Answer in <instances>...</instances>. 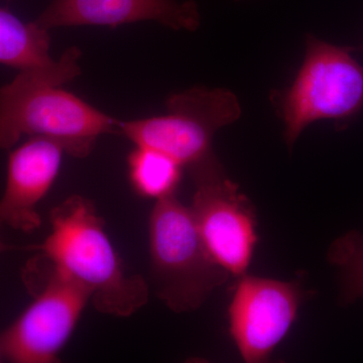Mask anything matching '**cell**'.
I'll return each mask as SVG.
<instances>
[{
  "mask_svg": "<svg viewBox=\"0 0 363 363\" xmlns=\"http://www.w3.org/2000/svg\"><path fill=\"white\" fill-rule=\"evenodd\" d=\"M81 51L67 49L44 70L18 72L0 88V150L21 136H43L60 143L67 155L86 157L98 138L118 133V121L62 88L81 75Z\"/></svg>",
  "mask_w": 363,
  "mask_h": 363,
  "instance_id": "1",
  "label": "cell"
},
{
  "mask_svg": "<svg viewBox=\"0 0 363 363\" xmlns=\"http://www.w3.org/2000/svg\"><path fill=\"white\" fill-rule=\"evenodd\" d=\"M50 221L51 233L33 250L84 289L96 311L128 318L147 304L149 284L138 274H126L94 203L72 195L52 208Z\"/></svg>",
  "mask_w": 363,
  "mask_h": 363,
  "instance_id": "2",
  "label": "cell"
},
{
  "mask_svg": "<svg viewBox=\"0 0 363 363\" xmlns=\"http://www.w3.org/2000/svg\"><path fill=\"white\" fill-rule=\"evenodd\" d=\"M149 234L152 289L171 311H196L230 276L208 252L191 208L176 195L156 202Z\"/></svg>",
  "mask_w": 363,
  "mask_h": 363,
  "instance_id": "3",
  "label": "cell"
},
{
  "mask_svg": "<svg viewBox=\"0 0 363 363\" xmlns=\"http://www.w3.org/2000/svg\"><path fill=\"white\" fill-rule=\"evenodd\" d=\"M352 51L306 35L304 61L292 84L271 94L289 149L310 124L346 123L363 108V66Z\"/></svg>",
  "mask_w": 363,
  "mask_h": 363,
  "instance_id": "4",
  "label": "cell"
},
{
  "mask_svg": "<svg viewBox=\"0 0 363 363\" xmlns=\"http://www.w3.org/2000/svg\"><path fill=\"white\" fill-rule=\"evenodd\" d=\"M28 262L23 281L33 302L0 335V353L14 363H55L90 297L44 255Z\"/></svg>",
  "mask_w": 363,
  "mask_h": 363,
  "instance_id": "5",
  "label": "cell"
},
{
  "mask_svg": "<svg viewBox=\"0 0 363 363\" xmlns=\"http://www.w3.org/2000/svg\"><path fill=\"white\" fill-rule=\"evenodd\" d=\"M166 107L164 116L118 121V133L135 147L164 152L183 168L212 154L215 133L241 116L240 101L231 91L201 86L173 93Z\"/></svg>",
  "mask_w": 363,
  "mask_h": 363,
  "instance_id": "6",
  "label": "cell"
},
{
  "mask_svg": "<svg viewBox=\"0 0 363 363\" xmlns=\"http://www.w3.org/2000/svg\"><path fill=\"white\" fill-rule=\"evenodd\" d=\"M195 186L191 211L208 252L230 276L247 274L257 247V212L214 152L188 167Z\"/></svg>",
  "mask_w": 363,
  "mask_h": 363,
  "instance_id": "7",
  "label": "cell"
},
{
  "mask_svg": "<svg viewBox=\"0 0 363 363\" xmlns=\"http://www.w3.org/2000/svg\"><path fill=\"white\" fill-rule=\"evenodd\" d=\"M304 298L295 281L238 278L228 308L229 332L247 363L266 362L286 337Z\"/></svg>",
  "mask_w": 363,
  "mask_h": 363,
  "instance_id": "8",
  "label": "cell"
},
{
  "mask_svg": "<svg viewBox=\"0 0 363 363\" xmlns=\"http://www.w3.org/2000/svg\"><path fill=\"white\" fill-rule=\"evenodd\" d=\"M143 21L195 32L201 25V14L193 0H52L33 21L50 30L62 26L116 28Z\"/></svg>",
  "mask_w": 363,
  "mask_h": 363,
  "instance_id": "9",
  "label": "cell"
},
{
  "mask_svg": "<svg viewBox=\"0 0 363 363\" xmlns=\"http://www.w3.org/2000/svg\"><path fill=\"white\" fill-rule=\"evenodd\" d=\"M64 154L60 143L43 136H30L9 154L0 199L1 223L26 233L39 228L38 206L56 181Z\"/></svg>",
  "mask_w": 363,
  "mask_h": 363,
  "instance_id": "10",
  "label": "cell"
},
{
  "mask_svg": "<svg viewBox=\"0 0 363 363\" xmlns=\"http://www.w3.org/2000/svg\"><path fill=\"white\" fill-rule=\"evenodd\" d=\"M49 30L35 21L25 23L0 7V64L18 72L52 68L58 60L50 54Z\"/></svg>",
  "mask_w": 363,
  "mask_h": 363,
  "instance_id": "11",
  "label": "cell"
},
{
  "mask_svg": "<svg viewBox=\"0 0 363 363\" xmlns=\"http://www.w3.org/2000/svg\"><path fill=\"white\" fill-rule=\"evenodd\" d=\"M131 186L145 199L176 195L183 167L171 157L150 147H135L128 160Z\"/></svg>",
  "mask_w": 363,
  "mask_h": 363,
  "instance_id": "12",
  "label": "cell"
},
{
  "mask_svg": "<svg viewBox=\"0 0 363 363\" xmlns=\"http://www.w3.org/2000/svg\"><path fill=\"white\" fill-rule=\"evenodd\" d=\"M328 259L340 269L341 302L363 298V234L351 231L334 241Z\"/></svg>",
  "mask_w": 363,
  "mask_h": 363,
  "instance_id": "13",
  "label": "cell"
},
{
  "mask_svg": "<svg viewBox=\"0 0 363 363\" xmlns=\"http://www.w3.org/2000/svg\"><path fill=\"white\" fill-rule=\"evenodd\" d=\"M0 224H1V222H0ZM11 248L13 247L6 245V243H4V241L1 240V238H0V253L7 252V250H11Z\"/></svg>",
  "mask_w": 363,
  "mask_h": 363,
  "instance_id": "14",
  "label": "cell"
},
{
  "mask_svg": "<svg viewBox=\"0 0 363 363\" xmlns=\"http://www.w3.org/2000/svg\"><path fill=\"white\" fill-rule=\"evenodd\" d=\"M7 2L13 1V0H6Z\"/></svg>",
  "mask_w": 363,
  "mask_h": 363,
  "instance_id": "15",
  "label": "cell"
},
{
  "mask_svg": "<svg viewBox=\"0 0 363 363\" xmlns=\"http://www.w3.org/2000/svg\"><path fill=\"white\" fill-rule=\"evenodd\" d=\"M1 357H2L1 353H0V359H1Z\"/></svg>",
  "mask_w": 363,
  "mask_h": 363,
  "instance_id": "16",
  "label": "cell"
},
{
  "mask_svg": "<svg viewBox=\"0 0 363 363\" xmlns=\"http://www.w3.org/2000/svg\"><path fill=\"white\" fill-rule=\"evenodd\" d=\"M236 1H240V0H236Z\"/></svg>",
  "mask_w": 363,
  "mask_h": 363,
  "instance_id": "17",
  "label": "cell"
},
{
  "mask_svg": "<svg viewBox=\"0 0 363 363\" xmlns=\"http://www.w3.org/2000/svg\"><path fill=\"white\" fill-rule=\"evenodd\" d=\"M362 49H363V47H362Z\"/></svg>",
  "mask_w": 363,
  "mask_h": 363,
  "instance_id": "18",
  "label": "cell"
}]
</instances>
